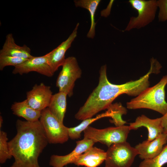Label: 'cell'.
<instances>
[{
    "label": "cell",
    "instance_id": "obj_13",
    "mask_svg": "<svg viewBox=\"0 0 167 167\" xmlns=\"http://www.w3.org/2000/svg\"><path fill=\"white\" fill-rule=\"evenodd\" d=\"M167 143V134L163 133L154 140H146L135 147L139 158L142 160L152 159L158 155Z\"/></svg>",
    "mask_w": 167,
    "mask_h": 167
},
{
    "label": "cell",
    "instance_id": "obj_19",
    "mask_svg": "<svg viewBox=\"0 0 167 167\" xmlns=\"http://www.w3.org/2000/svg\"><path fill=\"white\" fill-rule=\"evenodd\" d=\"M105 112L100 114L94 118H90L83 120V121L78 126L68 128V133L69 138L74 140L78 139L81 137V133L93 122L105 117H111L113 116V111L111 108L109 107Z\"/></svg>",
    "mask_w": 167,
    "mask_h": 167
},
{
    "label": "cell",
    "instance_id": "obj_21",
    "mask_svg": "<svg viewBox=\"0 0 167 167\" xmlns=\"http://www.w3.org/2000/svg\"><path fill=\"white\" fill-rule=\"evenodd\" d=\"M167 163V145L164 147L161 152L156 157L143 160L139 167H162Z\"/></svg>",
    "mask_w": 167,
    "mask_h": 167
},
{
    "label": "cell",
    "instance_id": "obj_14",
    "mask_svg": "<svg viewBox=\"0 0 167 167\" xmlns=\"http://www.w3.org/2000/svg\"><path fill=\"white\" fill-rule=\"evenodd\" d=\"M131 130H135L140 127L147 128L148 132V141L152 140L164 132L161 117L151 119L144 115L137 117L135 121L131 123L129 126Z\"/></svg>",
    "mask_w": 167,
    "mask_h": 167
},
{
    "label": "cell",
    "instance_id": "obj_20",
    "mask_svg": "<svg viewBox=\"0 0 167 167\" xmlns=\"http://www.w3.org/2000/svg\"><path fill=\"white\" fill-rule=\"evenodd\" d=\"M101 2L100 0H74L76 7H81L87 10L90 15L91 26L87 34V37L93 39L95 35V26L96 23L95 21V15L98 6Z\"/></svg>",
    "mask_w": 167,
    "mask_h": 167
},
{
    "label": "cell",
    "instance_id": "obj_1",
    "mask_svg": "<svg viewBox=\"0 0 167 167\" xmlns=\"http://www.w3.org/2000/svg\"><path fill=\"white\" fill-rule=\"evenodd\" d=\"M99 73L97 86L75 115L77 120H83L92 118L100 111L107 109L113 101L122 94L136 96L149 87L150 84L149 72L139 79L121 84L109 82L107 77L106 65L101 66Z\"/></svg>",
    "mask_w": 167,
    "mask_h": 167
},
{
    "label": "cell",
    "instance_id": "obj_8",
    "mask_svg": "<svg viewBox=\"0 0 167 167\" xmlns=\"http://www.w3.org/2000/svg\"><path fill=\"white\" fill-rule=\"evenodd\" d=\"M62 66L57 79L56 86L59 92H64L71 97L73 94L75 81L81 77L82 71L76 58L73 56L66 58Z\"/></svg>",
    "mask_w": 167,
    "mask_h": 167
},
{
    "label": "cell",
    "instance_id": "obj_3",
    "mask_svg": "<svg viewBox=\"0 0 167 167\" xmlns=\"http://www.w3.org/2000/svg\"><path fill=\"white\" fill-rule=\"evenodd\" d=\"M167 84V75L164 76L154 86L148 87L135 97L126 103L129 109H147L162 114L167 112L165 88Z\"/></svg>",
    "mask_w": 167,
    "mask_h": 167
},
{
    "label": "cell",
    "instance_id": "obj_24",
    "mask_svg": "<svg viewBox=\"0 0 167 167\" xmlns=\"http://www.w3.org/2000/svg\"><path fill=\"white\" fill-rule=\"evenodd\" d=\"M158 7L159 8L158 15L159 21L163 22L167 20V0L157 1Z\"/></svg>",
    "mask_w": 167,
    "mask_h": 167
},
{
    "label": "cell",
    "instance_id": "obj_2",
    "mask_svg": "<svg viewBox=\"0 0 167 167\" xmlns=\"http://www.w3.org/2000/svg\"><path fill=\"white\" fill-rule=\"evenodd\" d=\"M17 134L8 142L15 161L10 167H40L38 157L49 143L39 120L33 122L18 119Z\"/></svg>",
    "mask_w": 167,
    "mask_h": 167
},
{
    "label": "cell",
    "instance_id": "obj_17",
    "mask_svg": "<svg viewBox=\"0 0 167 167\" xmlns=\"http://www.w3.org/2000/svg\"><path fill=\"white\" fill-rule=\"evenodd\" d=\"M67 96L66 93L60 92L53 95L48 107L51 113L63 123L66 111Z\"/></svg>",
    "mask_w": 167,
    "mask_h": 167
},
{
    "label": "cell",
    "instance_id": "obj_12",
    "mask_svg": "<svg viewBox=\"0 0 167 167\" xmlns=\"http://www.w3.org/2000/svg\"><path fill=\"white\" fill-rule=\"evenodd\" d=\"M79 25V23H78L68 37L57 47L49 53L48 63L54 74L58 68L62 66L64 64L66 59L65 54L77 36Z\"/></svg>",
    "mask_w": 167,
    "mask_h": 167
},
{
    "label": "cell",
    "instance_id": "obj_11",
    "mask_svg": "<svg viewBox=\"0 0 167 167\" xmlns=\"http://www.w3.org/2000/svg\"><path fill=\"white\" fill-rule=\"evenodd\" d=\"M95 143L91 139L84 138L76 142V146L70 153L64 156L53 155L50 157L49 165L52 167H63L73 164L79 156L93 146Z\"/></svg>",
    "mask_w": 167,
    "mask_h": 167
},
{
    "label": "cell",
    "instance_id": "obj_26",
    "mask_svg": "<svg viewBox=\"0 0 167 167\" xmlns=\"http://www.w3.org/2000/svg\"><path fill=\"white\" fill-rule=\"evenodd\" d=\"M3 122V120L1 116H0V128L2 126Z\"/></svg>",
    "mask_w": 167,
    "mask_h": 167
},
{
    "label": "cell",
    "instance_id": "obj_6",
    "mask_svg": "<svg viewBox=\"0 0 167 167\" xmlns=\"http://www.w3.org/2000/svg\"><path fill=\"white\" fill-rule=\"evenodd\" d=\"M132 8L137 11V16L132 17L124 31L140 29L152 22L154 19L158 7L156 0H129Z\"/></svg>",
    "mask_w": 167,
    "mask_h": 167
},
{
    "label": "cell",
    "instance_id": "obj_16",
    "mask_svg": "<svg viewBox=\"0 0 167 167\" xmlns=\"http://www.w3.org/2000/svg\"><path fill=\"white\" fill-rule=\"evenodd\" d=\"M0 55H6L28 59L33 56L31 54V49L26 45L22 46L15 43L12 33L7 34Z\"/></svg>",
    "mask_w": 167,
    "mask_h": 167
},
{
    "label": "cell",
    "instance_id": "obj_7",
    "mask_svg": "<svg viewBox=\"0 0 167 167\" xmlns=\"http://www.w3.org/2000/svg\"><path fill=\"white\" fill-rule=\"evenodd\" d=\"M49 143L62 144L69 139L68 127L65 126L47 108L42 110L39 119Z\"/></svg>",
    "mask_w": 167,
    "mask_h": 167
},
{
    "label": "cell",
    "instance_id": "obj_15",
    "mask_svg": "<svg viewBox=\"0 0 167 167\" xmlns=\"http://www.w3.org/2000/svg\"><path fill=\"white\" fill-rule=\"evenodd\" d=\"M106 152L95 147H92L79 156L73 164L86 167H97L105 161Z\"/></svg>",
    "mask_w": 167,
    "mask_h": 167
},
{
    "label": "cell",
    "instance_id": "obj_4",
    "mask_svg": "<svg viewBox=\"0 0 167 167\" xmlns=\"http://www.w3.org/2000/svg\"><path fill=\"white\" fill-rule=\"evenodd\" d=\"M131 130L129 126L110 127L98 129L88 126L84 131V138L106 145L108 148L112 144L126 141Z\"/></svg>",
    "mask_w": 167,
    "mask_h": 167
},
{
    "label": "cell",
    "instance_id": "obj_18",
    "mask_svg": "<svg viewBox=\"0 0 167 167\" xmlns=\"http://www.w3.org/2000/svg\"><path fill=\"white\" fill-rule=\"evenodd\" d=\"M11 109L14 114L31 122L39 120L41 114V111L36 110L30 107L26 99L21 102H14L11 105Z\"/></svg>",
    "mask_w": 167,
    "mask_h": 167
},
{
    "label": "cell",
    "instance_id": "obj_10",
    "mask_svg": "<svg viewBox=\"0 0 167 167\" xmlns=\"http://www.w3.org/2000/svg\"><path fill=\"white\" fill-rule=\"evenodd\" d=\"M52 95L50 87L41 83L35 84L31 90L27 92L26 100L32 108L42 111L48 107Z\"/></svg>",
    "mask_w": 167,
    "mask_h": 167
},
{
    "label": "cell",
    "instance_id": "obj_25",
    "mask_svg": "<svg viewBox=\"0 0 167 167\" xmlns=\"http://www.w3.org/2000/svg\"><path fill=\"white\" fill-rule=\"evenodd\" d=\"M162 125L164 129V133L167 134V112L161 117Z\"/></svg>",
    "mask_w": 167,
    "mask_h": 167
},
{
    "label": "cell",
    "instance_id": "obj_5",
    "mask_svg": "<svg viewBox=\"0 0 167 167\" xmlns=\"http://www.w3.org/2000/svg\"><path fill=\"white\" fill-rule=\"evenodd\" d=\"M138 155L135 148L126 141L113 144L106 152L105 167H131Z\"/></svg>",
    "mask_w": 167,
    "mask_h": 167
},
{
    "label": "cell",
    "instance_id": "obj_22",
    "mask_svg": "<svg viewBox=\"0 0 167 167\" xmlns=\"http://www.w3.org/2000/svg\"><path fill=\"white\" fill-rule=\"evenodd\" d=\"M7 133L0 131V163L3 164L7 160L10 159L12 156L11 155L8 147Z\"/></svg>",
    "mask_w": 167,
    "mask_h": 167
},
{
    "label": "cell",
    "instance_id": "obj_9",
    "mask_svg": "<svg viewBox=\"0 0 167 167\" xmlns=\"http://www.w3.org/2000/svg\"><path fill=\"white\" fill-rule=\"evenodd\" d=\"M48 55L49 53L41 56H33L21 64L15 66L12 73L22 75L35 71L48 77H52L54 74L48 63Z\"/></svg>",
    "mask_w": 167,
    "mask_h": 167
},
{
    "label": "cell",
    "instance_id": "obj_23",
    "mask_svg": "<svg viewBox=\"0 0 167 167\" xmlns=\"http://www.w3.org/2000/svg\"><path fill=\"white\" fill-rule=\"evenodd\" d=\"M28 59L13 56L0 55V70L2 71L5 67L8 66L15 67L23 63Z\"/></svg>",
    "mask_w": 167,
    "mask_h": 167
}]
</instances>
